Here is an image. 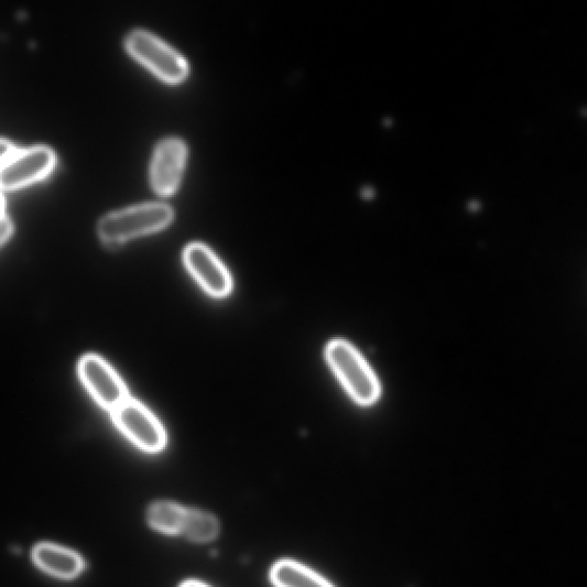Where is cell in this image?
<instances>
[{"label": "cell", "mask_w": 587, "mask_h": 587, "mask_svg": "<svg viewBox=\"0 0 587 587\" xmlns=\"http://www.w3.org/2000/svg\"><path fill=\"white\" fill-rule=\"evenodd\" d=\"M174 218V209L163 203L133 205L104 215L98 221V235L107 246H119L137 237L165 228Z\"/></svg>", "instance_id": "obj_1"}, {"label": "cell", "mask_w": 587, "mask_h": 587, "mask_svg": "<svg viewBox=\"0 0 587 587\" xmlns=\"http://www.w3.org/2000/svg\"><path fill=\"white\" fill-rule=\"evenodd\" d=\"M328 365L349 395L360 405H371L380 396V385L368 362L348 343L335 340L326 350Z\"/></svg>", "instance_id": "obj_2"}, {"label": "cell", "mask_w": 587, "mask_h": 587, "mask_svg": "<svg viewBox=\"0 0 587 587\" xmlns=\"http://www.w3.org/2000/svg\"><path fill=\"white\" fill-rule=\"evenodd\" d=\"M127 50L138 62L166 81L177 83L188 74L184 55L145 30H133L126 37Z\"/></svg>", "instance_id": "obj_3"}, {"label": "cell", "mask_w": 587, "mask_h": 587, "mask_svg": "<svg viewBox=\"0 0 587 587\" xmlns=\"http://www.w3.org/2000/svg\"><path fill=\"white\" fill-rule=\"evenodd\" d=\"M118 430L134 445L148 454H159L166 445V433L153 412L143 403L129 398L113 413Z\"/></svg>", "instance_id": "obj_4"}, {"label": "cell", "mask_w": 587, "mask_h": 587, "mask_svg": "<svg viewBox=\"0 0 587 587\" xmlns=\"http://www.w3.org/2000/svg\"><path fill=\"white\" fill-rule=\"evenodd\" d=\"M77 372L88 393L106 411L113 413L130 398L122 378L100 356L91 354L81 357Z\"/></svg>", "instance_id": "obj_5"}, {"label": "cell", "mask_w": 587, "mask_h": 587, "mask_svg": "<svg viewBox=\"0 0 587 587\" xmlns=\"http://www.w3.org/2000/svg\"><path fill=\"white\" fill-rule=\"evenodd\" d=\"M183 261L195 282L215 298L227 297L233 289L232 276L214 251L203 242H191L184 249Z\"/></svg>", "instance_id": "obj_6"}, {"label": "cell", "mask_w": 587, "mask_h": 587, "mask_svg": "<svg viewBox=\"0 0 587 587\" xmlns=\"http://www.w3.org/2000/svg\"><path fill=\"white\" fill-rule=\"evenodd\" d=\"M57 156L46 145L18 149L2 161L0 182L2 187L14 189L46 177L53 170Z\"/></svg>", "instance_id": "obj_7"}, {"label": "cell", "mask_w": 587, "mask_h": 587, "mask_svg": "<svg viewBox=\"0 0 587 587\" xmlns=\"http://www.w3.org/2000/svg\"><path fill=\"white\" fill-rule=\"evenodd\" d=\"M187 148L181 138L166 137L154 149L151 166V185L160 195L173 194L182 180Z\"/></svg>", "instance_id": "obj_8"}, {"label": "cell", "mask_w": 587, "mask_h": 587, "mask_svg": "<svg viewBox=\"0 0 587 587\" xmlns=\"http://www.w3.org/2000/svg\"><path fill=\"white\" fill-rule=\"evenodd\" d=\"M33 561L45 573L63 579H72L84 569L79 554L59 545L42 543L33 551Z\"/></svg>", "instance_id": "obj_9"}, {"label": "cell", "mask_w": 587, "mask_h": 587, "mask_svg": "<svg viewBox=\"0 0 587 587\" xmlns=\"http://www.w3.org/2000/svg\"><path fill=\"white\" fill-rule=\"evenodd\" d=\"M270 579L275 587H335L313 569L293 561L275 563Z\"/></svg>", "instance_id": "obj_10"}, {"label": "cell", "mask_w": 587, "mask_h": 587, "mask_svg": "<svg viewBox=\"0 0 587 587\" xmlns=\"http://www.w3.org/2000/svg\"><path fill=\"white\" fill-rule=\"evenodd\" d=\"M186 510L175 502L159 501L149 510V522L162 534L180 535L183 534Z\"/></svg>", "instance_id": "obj_11"}, {"label": "cell", "mask_w": 587, "mask_h": 587, "mask_svg": "<svg viewBox=\"0 0 587 587\" xmlns=\"http://www.w3.org/2000/svg\"><path fill=\"white\" fill-rule=\"evenodd\" d=\"M218 533L219 523L214 515L199 510H186L183 535L189 541L208 543L215 540Z\"/></svg>", "instance_id": "obj_12"}, {"label": "cell", "mask_w": 587, "mask_h": 587, "mask_svg": "<svg viewBox=\"0 0 587 587\" xmlns=\"http://www.w3.org/2000/svg\"><path fill=\"white\" fill-rule=\"evenodd\" d=\"M13 232V222L9 216L2 215V221H0V241L6 243Z\"/></svg>", "instance_id": "obj_13"}, {"label": "cell", "mask_w": 587, "mask_h": 587, "mask_svg": "<svg viewBox=\"0 0 587 587\" xmlns=\"http://www.w3.org/2000/svg\"><path fill=\"white\" fill-rule=\"evenodd\" d=\"M0 148H2V161L10 157L18 150V148L11 141H8L7 138H2V141H0Z\"/></svg>", "instance_id": "obj_14"}, {"label": "cell", "mask_w": 587, "mask_h": 587, "mask_svg": "<svg viewBox=\"0 0 587 587\" xmlns=\"http://www.w3.org/2000/svg\"><path fill=\"white\" fill-rule=\"evenodd\" d=\"M181 587H209V586L198 580H187Z\"/></svg>", "instance_id": "obj_15"}]
</instances>
